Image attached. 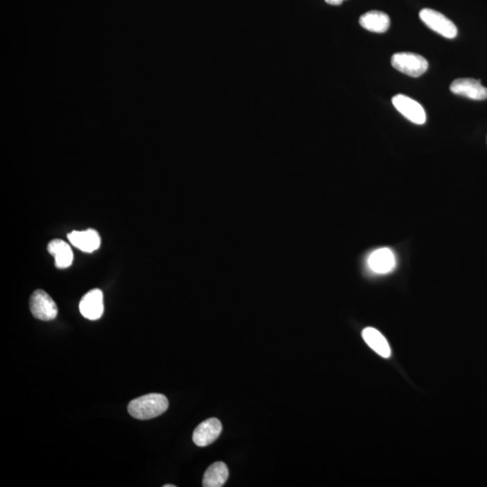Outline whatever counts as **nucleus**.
Wrapping results in <instances>:
<instances>
[{
  "instance_id": "dca6fc26",
  "label": "nucleus",
  "mask_w": 487,
  "mask_h": 487,
  "mask_svg": "<svg viewBox=\"0 0 487 487\" xmlns=\"http://www.w3.org/2000/svg\"><path fill=\"white\" fill-rule=\"evenodd\" d=\"M164 487H176V486H173V485H164Z\"/></svg>"
},
{
  "instance_id": "ddd939ff",
  "label": "nucleus",
  "mask_w": 487,
  "mask_h": 487,
  "mask_svg": "<svg viewBox=\"0 0 487 487\" xmlns=\"http://www.w3.org/2000/svg\"><path fill=\"white\" fill-rule=\"evenodd\" d=\"M362 336L369 348H372L379 356L383 357L384 359L391 357L390 345L383 334L378 332L377 329L366 327L363 330Z\"/></svg>"
},
{
  "instance_id": "7ed1b4c3",
  "label": "nucleus",
  "mask_w": 487,
  "mask_h": 487,
  "mask_svg": "<svg viewBox=\"0 0 487 487\" xmlns=\"http://www.w3.org/2000/svg\"><path fill=\"white\" fill-rule=\"evenodd\" d=\"M420 18L429 28L447 39H454L458 35V28L455 24L449 18L433 10V9L424 8L420 12Z\"/></svg>"
},
{
  "instance_id": "6e6552de",
  "label": "nucleus",
  "mask_w": 487,
  "mask_h": 487,
  "mask_svg": "<svg viewBox=\"0 0 487 487\" xmlns=\"http://www.w3.org/2000/svg\"><path fill=\"white\" fill-rule=\"evenodd\" d=\"M221 432V422L216 418H210L198 425L192 436V440L198 447H207L219 437Z\"/></svg>"
},
{
  "instance_id": "f03ea898",
  "label": "nucleus",
  "mask_w": 487,
  "mask_h": 487,
  "mask_svg": "<svg viewBox=\"0 0 487 487\" xmlns=\"http://www.w3.org/2000/svg\"><path fill=\"white\" fill-rule=\"evenodd\" d=\"M393 67L408 76L420 77L428 70L429 63L420 54L398 53L391 59Z\"/></svg>"
},
{
  "instance_id": "f257e3e1",
  "label": "nucleus",
  "mask_w": 487,
  "mask_h": 487,
  "mask_svg": "<svg viewBox=\"0 0 487 487\" xmlns=\"http://www.w3.org/2000/svg\"><path fill=\"white\" fill-rule=\"evenodd\" d=\"M169 402L166 397L160 393H149L129 402V414L135 419L150 420L160 416L166 411Z\"/></svg>"
},
{
  "instance_id": "9b49d317",
  "label": "nucleus",
  "mask_w": 487,
  "mask_h": 487,
  "mask_svg": "<svg viewBox=\"0 0 487 487\" xmlns=\"http://www.w3.org/2000/svg\"><path fill=\"white\" fill-rule=\"evenodd\" d=\"M48 251L53 255L57 268L65 269L71 266L74 253L69 244L61 239L52 240L48 244Z\"/></svg>"
},
{
  "instance_id": "f8f14e48",
  "label": "nucleus",
  "mask_w": 487,
  "mask_h": 487,
  "mask_svg": "<svg viewBox=\"0 0 487 487\" xmlns=\"http://www.w3.org/2000/svg\"><path fill=\"white\" fill-rule=\"evenodd\" d=\"M360 26L370 32L384 33L390 26V17L382 11L372 10L359 18Z\"/></svg>"
},
{
  "instance_id": "2eb2a0df",
  "label": "nucleus",
  "mask_w": 487,
  "mask_h": 487,
  "mask_svg": "<svg viewBox=\"0 0 487 487\" xmlns=\"http://www.w3.org/2000/svg\"><path fill=\"white\" fill-rule=\"evenodd\" d=\"M325 1L330 5L339 6L342 4V2L345 1V0H325Z\"/></svg>"
},
{
  "instance_id": "423d86ee",
  "label": "nucleus",
  "mask_w": 487,
  "mask_h": 487,
  "mask_svg": "<svg viewBox=\"0 0 487 487\" xmlns=\"http://www.w3.org/2000/svg\"><path fill=\"white\" fill-rule=\"evenodd\" d=\"M451 92L462 97L484 101L487 99V88L481 84L479 80L458 79L454 80L450 85Z\"/></svg>"
},
{
  "instance_id": "4468645a",
  "label": "nucleus",
  "mask_w": 487,
  "mask_h": 487,
  "mask_svg": "<svg viewBox=\"0 0 487 487\" xmlns=\"http://www.w3.org/2000/svg\"><path fill=\"white\" fill-rule=\"evenodd\" d=\"M228 468L223 462H216L207 469L204 474L203 486L204 487H221L227 482Z\"/></svg>"
},
{
  "instance_id": "1a4fd4ad",
  "label": "nucleus",
  "mask_w": 487,
  "mask_h": 487,
  "mask_svg": "<svg viewBox=\"0 0 487 487\" xmlns=\"http://www.w3.org/2000/svg\"><path fill=\"white\" fill-rule=\"evenodd\" d=\"M395 255L390 248L377 249L370 254L368 258L369 269L377 275H386L395 269Z\"/></svg>"
},
{
  "instance_id": "39448f33",
  "label": "nucleus",
  "mask_w": 487,
  "mask_h": 487,
  "mask_svg": "<svg viewBox=\"0 0 487 487\" xmlns=\"http://www.w3.org/2000/svg\"><path fill=\"white\" fill-rule=\"evenodd\" d=\"M393 106L406 119L416 125L426 122V112L422 105L405 95H396L392 99Z\"/></svg>"
},
{
  "instance_id": "9d476101",
  "label": "nucleus",
  "mask_w": 487,
  "mask_h": 487,
  "mask_svg": "<svg viewBox=\"0 0 487 487\" xmlns=\"http://www.w3.org/2000/svg\"><path fill=\"white\" fill-rule=\"evenodd\" d=\"M68 239L75 248L86 253H92L101 246V237L97 231L89 228L85 231H72Z\"/></svg>"
},
{
  "instance_id": "20e7f679",
  "label": "nucleus",
  "mask_w": 487,
  "mask_h": 487,
  "mask_svg": "<svg viewBox=\"0 0 487 487\" xmlns=\"http://www.w3.org/2000/svg\"><path fill=\"white\" fill-rule=\"evenodd\" d=\"M30 311L35 318L50 321L56 318L58 308L49 294L43 290H36L30 298Z\"/></svg>"
},
{
  "instance_id": "0eeeda50",
  "label": "nucleus",
  "mask_w": 487,
  "mask_h": 487,
  "mask_svg": "<svg viewBox=\"0 0 487 487\" xmlns=\"http://www.w3.org/2000/svg\"><path fill=\"white\" fill-rule=\"evenodd\" d=\"M80 311L88 320L101 318L104 312L103 293L99 289H94L86 293L80 300Z\"/></svg>"
}]
</instances>
